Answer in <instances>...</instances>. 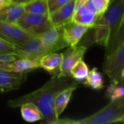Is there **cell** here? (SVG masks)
Returning <instances> with one entry per match:
<instances>
[{
	"mask_svg": "<svg viewBox=\"0 0 124 124\" xmlns=\"http://www.w3.org/2000/svg\"><path fill=\"white\" fill-rule=\"evenodd\" d=\"M78 84V82L72 79L70 76H54L40 89L23 97L10 100L7 105L10 108H16L20 107L23 103L31 102L41 112L44 116L41 121L43 124H58L60 118L56 116L54 110V98L65 89Z\"/></svg>",
	"mask_w": 124,
	"mask_h": 124,
	"instance_id": "obj_1",
	"label": "cell"
},
{
	"mask_svg": "<svg viewBox=\"0 0 124 124\" xmlns=\"http://www.w3.org/2000/svg\"><path fill=\"white\" fill-rule=\"evenodd\" d=\"M124 0H115L108 9L96 20L94 28V41L106 46L110 36L124 20Z\"/></svg>",
	"mask_w": 124,
	"mask_h": 124,
	"instance_id": "obj_2",
	"label": "cell"
},
{
	"mask_svg": "<svg viewBox=\"0 0 124 124\" xmlns=\"http://www.w3.org/2000/svg\"><path fill=\"white\" fill-rule=\"evenodd\" d=\"M124 98L112 100L98 112L80 120L59 119L58 124H106L124 123Z\"/></svg>",
	"mask_w": 124,
	"mask_h": 124,
	"instance_id": "obj_3",
	"label": "cell"
},
{
	"mask_svg": "<svg viewBox=\"0 0 124 124\" xmlns=\"http://www.w3.org/2000/svg\"><path fill=\"white\" fill-rule=\"evenodd\" d=\"M16 24L33 36H39L41 33L53 27L49 14L36 15L25 12L17 21Z\"/></svg>",
	"mask_w": 124,
	"mask_h": 124,
	"instance_id": "obj_4",
	"label": "cell"
},
{
	"mask_svg": "<svg viewBox=\"0 0 124 124\" xmlns=\"http://www.w3.org/2000/svg\"><path fill=\"white\" fill-rule=\"evenodd\" d=\"M102 70L111 81L124 82V43L113 52L105 56Z\"/></svg>",
	"mask_w": 124,
	"mask_h": 124,
	"instance_id": "obj_5",
	"label": "cell"
},
{
	"mask_svg": "<svg viewBox=\"0 0 124 124\" xmlns=\"http://www.w3.org/2000/svg\"><path fill=\"white\" fill-rule=\"evenodd\" d=\"M14 51L21 58L37 61L47 54L40 36H33L25 41L14 44Z\"/></svg>",
	"mask_w": 124,
	"mask_h": 124,
	"instance_id": "obj_6",
	"label": "cell"
},
{
	"mask_svg": "<svg viewBox=\"0 0 124 124\" xmlns=\"http://www.w3.org/2000/svg\"><path fill=\"white\" fill-rule=\"evenodd\" d=\"M39 36L47 53L55 52L69 46L63 36V25L53 26Z\"/></svg>",
	"mask_w": 124,
	"mask_h": 124,
	"instance_id": "obj_7",
	"label": "cell"
},
{
	"mask_svg": "<svg viewBox=\"0 0 124 124\" xmlns=\"http://www.w3.org/2000/svg\"><path fill=\"white\" fill-rule=\"evenodd\" d=\"M86 47L84 46H69V48L62 54V60L60 66L59 77H67L70 76V71L72 67L80 60H82Z\"/></svg>",
	"mask_w": 124,
	"mask_h": 124,
	"instance_id": "obj_8",
	"label": "cell"
},
{
	"mask_svg": "<svg viewBox=\"0 0 124 124\" xmlns=\"http://www.w3.org/2000/svg\"><path fill=\"white\" fill-rule=\"evenodd\" d=\"M33 36L27 33L16 23L0 21V38L12 44L25 41Z\"/></svg>",
	"mask_w": 124,
	"mask_h": 124,
	"instance_id": "obj_9",
	"label": "cell"
},
{
	"mask_svg": "<svg viewBox=\"0 0 124 124\" xmlns=\"http://www.w3.org/2000/svg\"><path fill=\"white\" fill-rule=\"evenodd\" d=\"M27 73H16L0 68V92H7L20 88L25 81Z\"/></svg>",
	"mask_w": 124,
	"mask_h": 124,
	"instance_id": "obj_10",
	"label": "cell"
},
{
	"mask_svg": "<svg viewBox=\"0 0 124 124\" xmlns=\"http://www.w3.org/2000/svg\"><path fill=\"white\" fill-rule=\"evenodd\" d=\"M76 0H70L63 6L49 14L53 26H62L73 20Z\"/></svg>",
	"mask_w": 124,
	"mask_h": 124,
	"instance_id": "obj_11",
	"label": "cell"
},
{
	"mask_svg": "<svg viewBox=\"0 0 124 124\" xmlns=\"http://www.w3.org/2000/svg\"><path fill=\"white\" fill-rule=\"evenodd\" d=\"M89 28L73 20L63 25V36L68 46H76L80 41Z\"/></svg>",
	"mask_w": 124,
	"mask_h": 124,
	"instance_id": "obj_12",
	"label": "cell"
},
{
	"mask_svg": "<svg viewBox=\"0 0 124 124\" xmlns=\"http://www.w3.org/2000/svg\"><path fill=\"white\" fill-rule=\"evenodd\" d=\"M39 68V61L27 58H20L14 62L8 63L0 62L1 69L21 73H27Z\"/></svg>",
	"mask_w": 124,
	"mask_h": 124,
	"instance_id": "obj_13",
	"label": "cell"
},
{
	"mask_svg": "<svg viewBox=\"0 0 124 124\" xmlns=\"http://www.w3.org/2000/svg\"><path fill=\"white\" fill-rule=\"evenodd\" d=\"M24 13L23 4L9 1L0 9V21L16 23Z\"/></svg>",
	"mask_w": 124,
	"mask_h": 124,
	"instance_id": "obj_14",
	"label": "cell"
},
{
	"mask_svg": "<svg viewBox=\"0 0 124 124\" xmlns=\"http://www.w3.org/2000/svg\"><path fill=\"white\" fill-rule=\"evenodd\" d=\"M62 60V54L55 52L47 53L39 60L40 68L47 71L52 76H57L60 73Z\"/></svg>",
	"mask_w": 124,
	"mask_h": 124,
	"instance_id": "obj_15",
	"label": "cell"
},
{
	"mask_svg": "<svg viewBox=\"0 0 124 124\" xmlns=\"http://www.w3.org/2000/svg\"><path fill=\"white\" fill-rule=\"evenodd\" d=\"M78 86V84L73 85L67 89H65L56 95L54 101V110L57 117H59L63 113V111L68 106V102L70 100L73 92Z\"/></svg>",
	"mask_w": 124,
	"mask_h": 124,
	"instance_id": "obj_16",
	"label": "cell"
},
{
	"mask_svg": "<svg viewBox=\"0 0 124 124\" xmlns=\"http://www.w3.org/2000/svg\"><path fill=\"white\" fill-rule=\"evenodd\" d=\"M20 112L23 120L29 123L42 121L44 118L40 110L31 102L23 103L20 106Z\"/></svg>",
	"mask_w": 124,
	"mask_h": 124,
	"instance_id": "obj_17",
	"label": "cell"
},
{
	"mask_svg": "<svg viewBox=\"0 0 124 124\" xmlns=\"http://www.w3.org/2000/svg\"><path fill=\"white\" fill-rule=\"evenodd\" d=\"M124 43V20H123L117 30L110 36L108 44L106 45L105 56L110 54L116 50L122 44Z\"/></svg>",
	"mask_w": 124,
	"mask_h": 124,
	"instance_id": "obj_18",
	"label": "cell"
},
{
	"mask_svg": "<svg viewBox=\"0 0 124 124\" xmlns=\"http://www.w3.org/2000/svg\"><path fill=\"white\" fill-rule=\"evenodd\" d=\"M25 13L46 15L49 14V9L46 0H32L23 4Z\"/></svg>",
	"mask_w": 124,
	"mask_h": 124,
	"instance_id": "obj_19",
	"label": "cell"
},
{
	"mask_svg": "<svg viewBox=\"0 0 124 124\" xmlns=\"http://www.w3.org/2000/svg\"><path fill=\"white\" fill-rule=\"evenodd\" d=\"M84 84L95 90H100L104 88V80L102 75L98 71L97 68H94L89 71L88 76L84 80Z\"/></svg>",
	"mask_w": 124,
	"mask_h": 124,
	"instance_id": "obj_20",
	"label": "cell"
},
{
	"mask_svg": "<svg viewBox=\"0 0 124 124\" xmlns=\"http://www.w3.org/2000/svg\"><path fill=\"white\" fill-rule=\"evenodd\" d=\"M89 71V70L88 65L84 60H80L70 69V76L73 77L75 81L81 82L86 79L88 76Z\"/></svg>",
	"mask_w": 124,
	"mask_h": 124,
	"instance_id": "obj_21",
	"label": "cell"
},
{
	"mask_svg": "<svg viewBox=\"0 0 124 124\" xmlns=\"http://www.w3.org/2000/svg\"><path fill=\"white\" fill-rule=\"evenodd\" d=\"M106 96L108 99H110V101L124 97V82L118 81H111V84L107 88Z\"/></svg>",
	"mask_w": 124,
	"mask_h": 124,
	"instance_id": "obj_22",
	"label": "cell"
},
{
	"mask_svg": "<svg viewBox=\"0 0 124 124\" xmlns=\"http://www.w3.org/2000/svg\"><path fill=\"white\" fill-rule=\"evenodd\" d=\"M98 17V15L88 12L81 15H73L72 20L78 24L86 26L89 28H92L94 27V23Z\"/></svg>",
	"mask_w": 124,
	"mask_h": 124,
	"instance_id": "obj_23",
	"label": "cell"
},
{
	"mask_svg": "<svg viewBox=\"0 0 124 124\" xmlns=\"http://www.w3.org/2000/svg\"><path fill=\"white\" fill-rule=\"evenodd\" d=\"M95 9L96 15L98 16L102 15L109 7L110 0H91Z\"/></svg>",
	"mask_w": 124,
	"mask_h": 124,
	"instance_id": "obj_24",
	"label": "cell"
},
{
	"mask_svg": "<svg viewBox=\"0 0 124 124\" xmlns=\"http://www.w3.org/2000/svg\"><path fill=\"white\" fill-rule=\"evenodd\" d=\"M70 1V0H46L49 9V14L63 6Z\"/></svg>",
	"mask_w": 124,
	"mask_h": 124,
	"instance_id": "obj_25",
	"label": "cell"
},
{
	"mask_svg": "<svg viewBox=\"0 0 124 124\" xmlns=\"http://www.w3.org/2000/svg\"><path fill=\"white\" fill-rule=\"evenodd\" d=\"M20 56H18L15 53H0V62H4V63H8V62H14L18 59H20Z\"/></svg>",
	"mask_w": 124,
	"mask_h": 124,
	"instance_id": "obj_26",
	"label": "cell"
},
{
	"mask_svg": "<svg viewBox=\"0 0 124 124\" xmlns=\"http://www.w3.org/2000/svg\"><path fill=\"white\" fill-rule=\"evenodd\" d=\"M15 53L14 45L0 38V53Z\"/></svg>",
	"mask_w": 124,
	"mask_h": 124,
	"instance_id": "obj_27",
	"label": "cell"
},
{
	"mask_svg": "<svg viewBox=\"0 0 124 124\" xmlns=\"http://www.w3.org/2000/svg\"><path fill=\"white\" fill-rule=\"evenodd\" d=\"M10 1H9V0H0V9L3 7V6H4L6 4H7L8 2H9Z\"/></svg>",
	"mask_w": 124,
	"mask_h": 124,
	"instance_id": "obj_28",
	"label": "cell"
},
{
	"mask_svg": "<svg viewBox=\"0 0 124 124\" xmlns=\"http://www.w3.org/2000/svg\"><path fill=\"white\" fill-rule=\"evenodd\" d=\"M86 0H76V2H84Z\"/></svg>",
	"mask_w": 124,
	"mask_h": 124,
	"instance_id": "obj_29",
	"label": "cell"
},
{
	"mask_svg": "<svg viewBox=\"0 0 124 124\" xmlns=\"http://www.w3.org/2000/svg\"><path fill=\"white\" fill-rule=\"evenodd\" d=\"M114 1H115V0H110V4H111L112 2H113Z\"/></svg>",
	"mask_w": 124,
	"mask_h": 124,
	"instance_id": "obj_30",
	"label": "cell"
},
{
	"mask_svg": "<svg viewBox=\"0 0 124 124\" xmlns=\"http://www.w3.org/2000/svg\"><path fill=\"white\" fill-rule=\"evenodd\" d=\"M9 1H11V0H9Z\"/></svg>",
	"mask_w": 124,
	"mask_h": 124,
	"instance_id": "obj_31",
	"label": "cell"
}]
</instances>
